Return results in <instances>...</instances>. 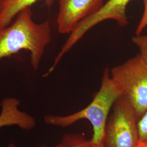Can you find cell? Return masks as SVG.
I'll list each match as a JSON object with an SVG mask.
<instances>
[{"mask_svg": "<svg viewBox=\"0 0 147 147\" xmlns=\"http://www.w3.org/2000/svg\"><path fill=\"white\" fill-rule=\"evenodd\" d=\"M143 12L142 17L137 25L136 30V35L142 34V32L147 26V0H143Z\"/></svg>", "mask_w": 147, "mask_h": 147, "instance_id": "obj_10", "label": "cell"}, {"mask_svg": "<svg viewBox=\"0 0 147 147\" xmlns=\"http://www.w3.org/2000/svg\"><path fill=\"white\" fill-rule=\"evenodd\" d=\"M40 147H105L104 144H96L76 134H68L63 137L61 142L54 147L42 146Z\"/></svg>", "mask_w": 147, "mask_h": 147, "instance_id": "obj_7", "label": "cell"}, {"mask_svg": "<svg viewBox=\"0 0 147 147\" xmlns=\"http://www.w3.org/2000/svg\"><path fill=\"white\" fill-rule=\"evenodd\" d=\"M38 1L0 0V28L9 25L22 10L31 7Z\"/></svg>", "mask_w": 147, "mask_h": 147, "instance_id": "obj_6", "label": "cell"}, {"mask_svg": "<svg viewBox=\"0 0 147 147\" xmlns=\"http://www.w3.org/2000/svg\"><path fill=\"white\" fill-rule=\"evenodd\" d=\"M138 121L131 106L122 96L113 105L106 124L105 147H137L140 144Z\"/></svg>", "mask_w": 147, "mask_h": 147, "instance_id": "obj_4", "label": "cell"}, {"mask_svg": "<svg viewBox=\"0 0 147 147\" xmlns=\"http://www.w3.org/2000/svg\"><path fill=\"white\" fill-rule=\"evenodd\" d=\"M137 147H147V143H140Z\"/></svg>", "mask_w": 147, "mask_h": 147, "instance_id": "obj_11", "label": "cell"}, {"mask_svg": "<svg viewBox=\"0 0 147 147\" xmlns=\"http://www.w3.org/2000/svg\"><path fill=\"white\" fill-rule=\"evenodd\" d=\"M132 42L138 47L139 54L147 64V34L136 35L132 37Z\"/></svg>", "mask_w": 147, "mask_h": 147, "instance_id": "obj_8", "label": "cell"}, {"mask_svg": "<svg viewBox=\"0 0 147 147\" xmlns=\"http://www.w3.org/2000/svg\"><path fill=\"white\" fill-rule=\"evenodd\" d=\"M17 147V146H16L15 144H13V143H11V144H9L8 146V147Z\"/></svg>", "mask_w": 147, "mask_h": 147, "instance_id": "obj_12", "label": "cell"}, {"mask_svg": "<svg viewBox=\"0 0 147 147\" xmlns=\"http://www.w3.org/2000/svg\"><path fill=\"white\" fill-rule=\"evenodd\" d=\"M138 130L140 143H147V110L138 121Z\"/></svg>", "mask_w": 147, "mask_h": 147, "instance_id": "obj_9", "label": "cell"}, {"mask_svg": "<svg viewBox=\"0 0 147 147\" xmlns=\"http://www.w3.org/2000/svg\"><path fill=\"white\" fill-rule=\"evenodd\" d=\"M121 96V90L111 78L110 70L106 68L102 75L100 89L87 107L68 116H46L44 121L50 125L64 127L82 119L88 120L93 130L90 140L96 144H104L110 111Z\"/></svg>", "mask_w": 147, "mask_h": 147, "instance_id": "obj_2", "label": "cell"}, {"mask_svg": "<svg viewBox=\"0 0 147 147\" xmlns=\"http://www.w3.org/2000/svg\"><path fill=\"white\" fill-rule=\"evenodd\" d=\"M110 73L139 120L147 110V63L138 53L113 68Z\"/></svg>", "mask_w": 147, "mask_h": 147, "instance_id": "obj_3", "label": "cell"}, {"mask_svg": "<svg viewBox=\"0 0 147 147\" xmlns=\"http://www.w3.org/2000/svg\"><path fill=\"white\" fill-rule=\"evenodd\" d=\"M57 30L61 34L73 31L81 21L100 10L104 0H58Z\"/></svg>", "mask_w": 147, "mask_h": 147, "instance_id": "obj_5", "label": "cell"}, {"mask_svg": "<svg viewBox=\"0 0 147 147\" xmlns=\"http://www.w3.org/2000/svg\"><path fill=\"white\" fill-rule=\"evenodd\" d=\"M51 38L49 21L36 23L31 7H27L16 16L13 24L0 28V62L20 51L26 50L30 53L33 68L37 70Z\"/></svg>", "mask_w": 147, "mask_h": 147, "instance_id": "obj_1", "label": "cell"}]
</instances>
